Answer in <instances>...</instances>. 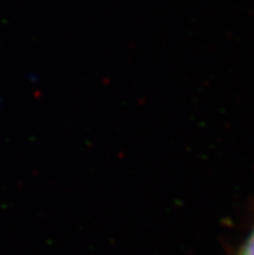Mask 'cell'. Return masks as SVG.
Instances as JSON below:
<instances>
[{
	"mask_svg": "<svg viewBox=\"0 0 254 255\" xmlns=\"http://www.w3.org/2000/svg\"><path fill=\"white\" fill-rule=\"evenodd\" d=\"M235 255H254V228Z\"/></svg>",
	"mask_w": 254,
	"mask_h": 255,
	"instance_id": "obj_1",
	"label": "cell"
}]
</instances>
